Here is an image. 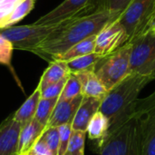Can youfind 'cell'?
Wrapping results in <instances>:
<instances>
[{
    "label": "cell",
    "mask_w": 155,
    "mask_h": 155,
    "mask_svg": "<svg viewBox=\"0 0 155 155\" xmlns=\"http://www.w3.org/2000/svg\"><path fill=\"white\" fill-rule=\"evenodd\" d=\"M118 17L119 15L107 11H98L75 20L63 21L55 25V28L32 53L50 63L77 43L98 34Z\"/></svg>",
    "instance_id": "obj_1"
},
{
    "label": "cell",
    "mask_w": 155,
    "mask_h": 155,
    "mask_svg": "<svg viewBox=\"0 0 155 155\" xmlns=\"http://www.w3.org/2000/svg\"><path fill=\"white\" fill-rule=\"evenodd\" d=\"M154 79L153 76L130 74L107 93L99 111L108 118L110 126L132 112L139 94Z\"/></svg>",
    "instance_id": "obj_2"
},
{
    "label": "cell",
    "mask_w": 155,
    "mask_h": 155,
    "mask_svg": "<svg viewBox=\"0 0 155 155\" xmlns=\"http://www.w3.org/2000/svg\"><path fill=\"white\" fill-rule=\"evenodd\" d=\"M132 112L111 125L99 140L98 155H143L137 120Z\"/></svg>",
    "instance_id": "obj_3"
},
{
    "label": "cell",
    "mask_w": 155,
    "mask_h": 155,
    "mask_svg": "<svg viewBox=\"0 0 155 155\" xmlns=\"http://www.w3.org/2000/svg\"><path fill=\"white\" fill-rule=\"evenodd\" d=\"M125 29L128 43L150 32L155 20V0H133L117 18Z\"/></svg>",
    "instance_id": "obj_4"
},
{
    "label": "cell",
    "mask_w": 155,
    "mask_h": 155,
    "mask_svg": "<svg viewBox=\"0 0 155 155\" xmlns=\"http://www.w3.org/2000/svg\"><path fill=\"white\" fill-rule=\"evenodd\" d=\"M131 44L127 43L113 54L104 56L96 64L94 74L109 92L130 73Z\"/></svg>",
    "instance_id": "obj_5"
},
{
    "label": "cell",
    "mask_w": 155,
    "mask_h": 155,
    "mask_svg": "<svg viewBox=\"0 0 155 155\" xmlns=\"http://www.w3.org/2000/svg\"><path fill=\"white\" fill-rule=\"evenodd\" d=\"M99 11V0H64L34 24L56 25L66 20H75Z\"/></svg>",
    "instance_id": "obj_6"
},
{
    "label": "cell",
    "mask_w": 155,
    "mask_h": 155,
    "mask_svg": "<svg viewBox=\"0 0 155 155\" xmlns=\"http://www.w3.org/2000/svg\"><path fill=\"white\" fill-rule=\"evenodd\" d=\"M55 28V25H38L34 23L21 26L1 28L0 35L9 40L14 49L32 52Z\"/></svg>",
    "instance_id": "obj_7"
},
{
    "label": "cell",
    "mask_w": 155,
    "mask_h": 155,
    "mask_svg": "<svg viewBox=\"0 0 155 155\" xmlns=\"http://www.w3.org/2000/svg\"><path fill=\"white\" fill-rule=\"evenodd\" d=\"M130 44V73L155 77L154 35L147 33Z\"/></svg>",
    "instance_id": "obj_8"
},
{
    "label": "cell",
    "mask_w": 155,
    "mask_h": 155,
    "mask_svg": "<svg viewBox=\"0 0 155 155\" xmlns=\"http://www.w3.org/2000/svg\"><path fill=\"white\" fill-rule=\"evenodd\" d=\"M127 43V33L120 22L115 19L97 34L94 53L101 56H106L113 54Z\"/></svg>",
    "instance_id": "obj_9"
},
{
    "label": "cell",
    "mask_w": 155,
    "mask_h": 155,
    "mask_svg": "<svg viewBox=\"0 0 155 155\" xmlns=\"http://www.w3.org/2000/svg\"><path fill=\"white\" fill-rule=\"evenodd\" d=\"M21 125L13 114L0 124V155H18L17 145Z\"/></svg>",
    "instance_id": "obj_10"
},
{
    "label": "cell",
    "mask_w": 155,
    "mask_h": 155,
    "mask_svg": "<svg viewBox=\"0 0 155 155\" xmlns=\"http://www.w3.org/2000/svg\"><path fill=\"white\" fill-rule=\"evenodd\" d=\"M83 98L84 95L81 94L71 100H58L46 127H59L66 124H72Z\"/></svg>",
    "instance_id": "obj_11"
},
{
    "label": "cell",
    "mask_w": 155,
    "mask_h": 155,
    "mask_svg": "<svg viewBox=\"0 0 155 155\" xmlns=\"http://www.w3.org/2000/svg\"><path fill=\"white\" fill-rule=\"evenodd\" d=\"M102 100L84 96L83 101L73 119L72 130L86 133L88 124L93 116L99 112Z\"/></svg>",
    "instance_id": "obj_12"
},
{
    "label": "cell",
    "mask_w": 155,
    "mask_h": 155,
    "mask_svg": "<svg viewBox=\"0 0 155 155\" xmlns=\"http://www.w3.org/2000/svg\"><path fill=\"white\" fill-rule=\"evenodd\" d=\"M45 128L46 127L38 123L35 118L30 123L22 126L18 137L17 154H28V153L38 141Z\"/></svg>",
    "instance_id": "obj_13"
},
{
    "label": "cell",
    "mask_w": 155,
    "mask_h": 155,
    "mask_svg": "<svg viewBox=\"0 0 155 155\" xmlns=\"http://www.w3.org/2000/svg\"><path fill=\"white\" fill-rule=\"evenodd\" d=\"M74 74L81 83L82 94L84 96L93 97L103 101L108 91L103 85L94 71H84Z\"/></svg>",
    "instance_id": "obj_14"
},
{
    "label": "cell",
    "mask_w": 155,
    "mask_h": 155,
    "mask_svg": "<svg viewBox=\"0 0 155 155\" xmlns=\"http://www.w3.org/2000/svg\"><path fill=\"white\" fill-rule=\"evenodd\" d=\"M66 62L64 61H52L49 63L48 67L43 73L38 86L41 91L45 90L51 84H54L62 79L70 75Z\"/></svg>",
    "instance_id": "obj_15"
},
{
    "label": "cell",
    "mask_w": 155,
    "mask_h": 155,
    "mask_svg": "<svg viewBox=\"0 0 155 155\" xmlns=\"http://www.w3.org/2000/svg\"><path fill=\"white\" fill-rule=\"evenodd\" d=\"M40 99H41V90L37 85L35 90L33 92V94L18 108V110L15 114H13L14 119L20 124L21 127L30 123L35 118Z\"/></svg>",
    "instance_id": "obj_16"
},
{
    "label": "cell",
    "mask_w": 155,
    "mask_h": 155,
    "mask_svg": "<svg viewBox=\"0 0 155 155\" xmlns=\"http://www.w3.org/2000/svg\"><path fill=\"white\" fill-rule=\"evenodd\" d=\"M96 35H93L91 36L86 37L85 39L82 40L81 42L77 43L74 46H72L69 50L65 53L54 57L53 61H64L68 62L74 58L84 56L92 53H94L95 49V41H96Z\"/></svg>",
    "instance_id": "obj_17"
},
{
    "label": "cell",
    "mask_w": 155,
    "mask_h": 155,
    "mask_svg": "<svg viewBox=\"0 0 155 155\" xmlns=\"http://www.w3.org/2000/svg\"><path fill=\"white\" fill-rule=\"evenodd\" d=\"M96 53H92L66 62L71 74H77L84 71H94L98 62L103 58Z\"/></svg>",
    "instance_id": "obj_18"
},
{
    "label": "cell",
    "mask_w": 155,
    "mask_h": 155,
    "mask_svg": "<svg viewBox=\"0 0 155 155\" xmlns=\"http://www.w3.org/2000/svg\"><path fill=\"white\" fill-rule=\"evenodd\" d=\"M109 126L110 123L108 118L99 111L91 119L87 127L86 134L92 140H101L105 136Z\"/></svg>",
    "instance_id": "obj_19"
},
{
    "label": "cell",
    "mask_w": 155,
    "mask_h": 155,
    "mask_svg": "<svg viewBox=\"0 0 155 155\" xmlns=\"http://www.w3.org/2000/svg\"><path fill=\"white\" fill-rule=\"evenodd\" d=\"M57 102H58V98H54V99L41 98L38 103L35 119L42 125L46 127Z\"/></svg>",
    "instance_id": "obj_20"
},
{
    "label": "cell",
    "mask_w": 155,
    "mask_h": 155,
    "mask_svg": "<svg viewBox=\"0 0 155 155\" xmlns=\"http://www.w3.org/2000/svg\"><path fill=\"white\" fill-rule=\"evenodd\" d=\"M35 6V0H24L21 2L15 9L13 11L9 18L6 20L4 28H8L13 26L17 22L21 21L25 15H27Z\"/></svg>",
    "instance_id": "obj_21"
},
{
    "label": "cell",
    "mask_w": 155,
    "mask_h": 155,
    "mask_svg": "<svg viewBox=\"0 0 155 155\" xmlns=\"http://www.w3.org/2000/svg\"><path fill=\"white\" fill-rule=\"evenodd\" d=\"M81 94H82V85L80 81L74 74H70L58 100L60 101L71 100Z\"/></svg>",
    "instance_id": "obj_22"
},
{
    "label": "cell",
    "mask_w": 155,
    "mask_h": 155,
    "mask_svg": "<svg viewBox=\"0 0 155 155\" xmlns=\"http://www.w3.org/2000/svg\"><path fill=\"white\" fill-rule=\"evenodd\" d=\"M86 133L73 131L65 155H84Z\"/></svg>",
    "instance_id": "obj_23"
},
{
    "label": "cell",
    "mask_w": 155,
    "mask_h": 155,
    "mask_svg": "<svg viewBox=\"0 0 155 155\" xmlns=\"http://www.w3.org/2000/svg\"><path fill=\"white\" fill-rule=\"evenodd\" d=\"M132 1L133 0H99V11H107L120 16Z\"/></svg>",
    "instance_id": "obj_24"
},
{
    "label": "cell",
    "mask_w": 155,
    "mask_h": 155,
    "mask_svg": "<svg viewBox=\"0 0 155 155\" xmlns=\"http://www.w3.org/2000/svg\"><path fill=\"white\" fill-rule=\"evenodd\" d=\"M42 140L54 155H57L59 147V130L58 127H46L39 138Z\"/></svg>",
    "instance_id": "obj_25"
},
{
    "label": "cell",
    "mask_w": 155,
    "mask_h": 155,
    "mask_svg": "<svg viewBox=\"0 0 155 155\" xmlns=\"http://www.w3.org/2000/svg\"><path fill=\"white\" fill-rule=\"evenodd\" d=\"M59 130V147L57 155H65L69 141L73 133L72 124H66L58 127Z\"/></svg>",
    "instance_id": "obj_26"
},
{
    "label": "cell",
    "mask_w": 155,
    "mask_h": 155,
    "mask_svg": "<svg viewBox=\"0 0 155 155\" xmlns=\"http://www.w3.org/2000/svg\"><path fill=\"white\" fill-rule=\"evenodd\" d=\"M14 47L12 43L0 35V64L8 66L12 70L11 60Z\"/></svg>",
    "instance_id": "obj_27"
},
{
    "label": "cell",
    "mask_w": 155,
    "mask_h": 155,
    "mask_svg": "<svg viewBox=\"0 0 155 155\" xmlns=\"http://www.w3.org/2000/svg\"><path fill=\"white\" fill-rule=\"evenodd\" d=\"M23 1L24 0H0V29L4 28L6 20L15 7Z\"/></svg>",
    "instance_id": "obj_28"
},
{
    "label": "cell",
    "mask_w": 155,
    "mask_h": 155,
    "mask_svg": "<svg viewBox=\"0 0 155 155\" xmlns=\"http://www.w3.org/2000/svg\"><path fill=\"white\" fill-rule=\"evenodd\" d=\"M68 76L62 79L61 81L49 85L48 87H46L45 90L41 91V98H45V99H54V98H59L64 86L66 83Z\"/></svg>",
    "instance_id": "obj_29"
},
{
    "label": "cell",
    "mask_w": 155,
    "mask_h": 155,
    "mask_svg": "<svg viewBox=\"0 0 155 155\" xmlns=\"http://www.w3.org/2000/svg\"><path fill=\"white\" fill-rule=\"evenodd\" d=\"M27 155H54L47 145L40 139L35 143Z\"/></svg>",
    "instance_id": "obj_30"
},
{
    "label": "cell",
    "mask_w": 155,
    "mask_h": 155,
    "mask_svg": "<svg viewBox=\"0 0 155 155\" xmlns=\"http://www.w3.org/2000/svg\"><path fill=\"white\" fill-rule=\"evenodd\" d=\"M149 33H151L153 35H154L155 36V20L153 21V25H152V26H151V29H150V32Z\"/></svg>",
    "instance_id": "obj_31"
}]
</instances>
